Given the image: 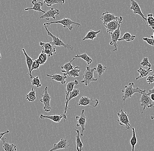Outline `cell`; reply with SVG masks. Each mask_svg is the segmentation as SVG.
<instances>
[{"label":"cell","instance_id":"obj_1","mask_svg":"<svg viewBox=\"0 0 154 151\" xmlns=\"http://www.w3.org/2000/svg\"><path fill=\"white\" fill-rule=\"evenodd\" d=\"M85 71L84 74L82 75L83 80L81 81V83H84L86 86H88L90 83L92 82L96 81L98 79L95 78L94 76L95 71H96V67L91 68L90 66H85Z\"/></svg>","mask_w":154,"mask_h":151},{"label":"cell","instance_id":"obj_2","mask_svg":"<svg viewBox=\"0 0 154 151\" xmlns=\"http://www.w3.org/2000/svg\"><path fill=\"white\" fill-rule=\"evenodd\" d=\"M134 83L133 82L130 83L128 86H125V89L122 90V92L124 93V95L122 96V100L124 102L126 100L131 98L135 93H137L141 94L143 90H140L138 87L134 88Z\"/></svg>","mask_w":154,"mask_h":151},{"label":"cell","instance_id":"obj_3","mask_svg":"<svg viewBox=\"0 0 154 151\" xmlns=\"http://www.w3.org/2000/svg\"><path fill=\"white\" fill-rule=\"evenodd\" d=\"M46 31H47V33L49 36H51L53 39V41L52 42H50V43L53 45V46H56V47H63L66 48V49H68L69 50L73 51L74 50V47L73 46H71L70 45H68V44H65L62 40V38H58V36H56L55 35H54L52 33H51L48 29V27L46 26H44Z\"/></svg>","mask_w":154,"mask_h":151},{"label":"cell","instance_id":"obj_4","mask_svg":"<svg viewBox=\"0 0 154 151\" xmlns=\"http://www.w3.org/2000/svg\"><path fill=\"white\" fill-rule=\"evenodd\" d=\"M54 23L61 24L63 26V28L68 29L70 31H72L73 29V26H72V25H75L78 27L81 26L80 24L75 23L69 18H63L61 20H58V21L45 23L43 24V26L48 27L50 26L51 24Z\"/></svg>","mask_w":154,"mask_h":151},{"label":"cell","instance_id":"obj_5","mask_svg":"<svg viewBox=\"0 0 154 151\" xmlns=\"http://www.w3.org/2000/svg\"><path fill=\"white\" fill-rule=\"evenodd\" d=\"M141 94L142 95L140 100L139 102L140 103V106L143 107V109L140 114H142L146 107H154V102L151 99L147 91L144 89Z\"/></svg>","mask_w":154,"mask_h":151},{"label":"cell","instance_id":"obj_6","mask_svg":"<svg viewBox=\"0 0 154 151\" xmlns=\"http://www.w3.org/2000/svg\"><path fill=\"white\" fill-rule=\"evenodd\" d=\"M42 98L40 99V101L44 105L43 109L46 112H50L51 109V96L48 92V87L46 86L45 87L43 94L41 95Z\"/></svg>","mask_w":154,"mask_h":151},{"label":"cell","instance_id":"obj_7","mask_svg":"<svg viewBox=\"0 0 154 151\" xmlns=\"http://www.w3.org/2000/svg\"><path fill=\"white\" fill-rule=\"evenodd\" d=\"M119 119L117 122L120 125H125L126 129H131V125L129 120L128 114L127 112H124L123 109L120 110L117 113Z\"/></svg>","mask_w":154,"mask_h":151},{"label":"cell","instance_id":"obj_8","mask_svg":"<svg viewBox=\"0 0 154 151\" xmlns=\"http://www.w3.org/2000/svg\"><path fill=\"white\" fill-rule=\"evenodd\" d=\"M122 21H123V18L122 16H120V17H118L117 19H114L104 25L106 29L107 32L110 34L112 33L118 28L120 24H122Z\"/></svg>","mask_w":154,"mask_h":151},{"label":"cell","instance_id":"obj_9","mask_svg":"<svg viewBox=\"0 0 154 151\" xmlns=\"http://www.w3.org/2000/svg\"><path fill=\"white\" fill-rule=\"evenodd\" d=\"M99 101L97 99H93L89 97L83 96L79 100L77 105L82 106H91L93 107H96L99 104Z\"/></svg>","mask_w":154,"mask_h":151},{"label":"cell","instance_id":"obj_10","mask_svg":"<svg viewBox=\"0 0 154 151\" xmlns=\"http://www.w3.org/2000/svg\"><path fill=\"white\" fill-rule=\"evenodd\" d=\"M79 84V81L77 80H75L72 81H69L67 83L66 86V89H65V93H66V100H65V107L64 110V114H66L67 113V107H68V99L69 97V94L74 89L75 86L78 85Z\"/></svg>","mask_w":154,"mask_h":151},{"label":"cell","instance_id":"obj_11","mask_svg":"<svg viewBox=\"0 0 154 151\" xmlns=\"http://www.w3.org/2000/svg\"><path fill=\"white\" fill-rule=\"evenodd\" d=\"M121 25V24H120L118 28L116 29L115 31L110 34L111 41L109 43V45L114 47L113 51H116L117 50V42L119 38H120V33H121L120 28Z\"/></svg>","mask_w":154,"mask_h":151},{"label":"cell","instance_id":"obj_12","mask_svg":"<svg viewBox=\"0 0 154 151\" xmlns=\"http://www.w3.org/2000/svg\"><path fill=\"white\" fill-rule=\"evenodd\" d=\"M76 119L77 120V127H81L82 128L81 134V136H83V132L85 130V125L86 123V117L85 114V110H82L81 114L80 116H76Z\"/></svg>","mask_w":154,"mask_h":151},{"label":"cell","instance_id":"obj_13","mask_svg":"<svg viewBox=\"0 0 154 151\" xmlns=\"http://www.w3.org/2000/svg\"><path fill=\"white\" fill-rule=\"evenodd\" d=\"M69 142L66 138H61L59 142L53 145L52 147L48 151H55L60 149H68L69 147Z\"/></svg>","mask_w":154,"mask_h":151},{"label":"cell","instance_id":"obj_14","mask_svg":"<svg viewBox=\"0 0 154 151\" xmlns=\"http://www.w3.org/2000/svg\"><path fill=\"white\" fill-rule=\"evenodd\" d=\"M130 1H131V4L130 9L131 10L133 11L134 14H137L139 15L142 18L143 21H145L147 23V18L144 17V15L142 13L138 3L135 1L134 0H130Z\"/></svg>","mask_w":154,"mask_h":151},{"label":"cell","instance_id":"obj_15","mask_svg":"<svg viewBox=\"0 0 154 151\" xmlns=\"http://www.w3.org/2000/svg\"><path fill=\"white\" fill-rule=\"evenodd\" d=\"M60 14V11L59 10L54 9V8H52L48 11H46L43 15H41L40 17V19H45L47 20H50L51 18L55 19V15H59Z\"/></svg>","mask_w":154,"mask_h":151},{"label":"cell","instance_id":"obj_16","mask_svg":"<svg viewBox=\"0 0 154 151\" xmlns=\"http://www.w3.org/2000/svg\"><path fill=\"white\" fill-rule=\"evenodd\" d=\"M40 118L41 119H44L45 118L50 119L54 122L59 123L60 122L62 118L64 119V122H65V120L67 119V116L66 114H62L61 115H45L43 114L40 115Z\"/></svg>","mask_w":154,"mask_h":151},{"label":"cell","instance_id":"obj_17","mask_svg":"<svg viewBox=\"0 0 154 151\" xmlns=\"http://www.w3.org/2000/svg\"><path fill=\"white\" fill-rule=\"evenodd\" d=\"M117 18H118V17L115 15V14L110 13L108 11H106V12H104L102 14L100 19L103 22V25H104L106 24L111 22V21L117 19Z\"/></svg>","mask_w":154,"mask_h":151},{"label":"cell","instance_id":"obj_18","mask_svg":"<svg viewBox=\"0 0 154 151\" xmlns=\"http://www.w3.org/2000/svg\"><path fill=\"white\" fill-rule=\"evenodd\" d=\"M31 3L33 5L32 7L25 8V11L34 10L35 11L42 12L43 13L46 12V11L43 10L41 8V7L43 5V3L42 2H39L38 0H33L32 1Z\"/></svg>","mask_w":154,"mask_h":151},{"label":"cell","instance_id":"obj_19","mask_svg":"<svg viewBox=\"0 0 154 151\" xmlns=\"http://www.w3.org/2000/svg\"><path fill=\"white\" fill-rule=\"evenodd\" d=\"M47 76L51 78L53 80L60 83L61 84H64L66 83V79H67V76L66 74H64V73H63V75L59 74L49 75L48 74H47Z\"/></svg>","mask_w":154,"mask_h":151},{"label":"cell","instance_id":"obj_20","mask_svg":"<svg viewBox=\"0 0 154 151\" xmlns=\"http://www.w3.org/2000/svg\"><path fill=\"white\" fill-rule=\"evenodd\" d=\"M22 51L23 52L24 55H25V57H26V63L27 66L29 71V76L31 79H32L33 76H32V72L31 71V66L32 65V63H33L34 59L29 56L28 54L26 52V50H25V49H22Z\"/></svg>","mask_w":154,"mask_h":151},{"label":"cell","instance_id":"obj_21","mask_svg":"<svg viewBox=\"0 0 154 151\" xmlns=\"http://www.w3.org/2000/svg\"><path fill=\"white\" fill-rule=\"evenodd\" d=\"M2 142V151H17L16 145L13 143L10 144L9 142L7 141L6 138L4 139Z\"/></svg>","mask_w":154,"mask_h":151},{"label":"cell","instance_id":"obj_22","mask_svg":"<svg viewBox=\"0 0 154 151\" xmlns=\"http://www.w3.org/2000/svg\"><path fill=\"white\" fill-rule=\"evenodd\" d=\"M75 59H76L75 58H73L71 61L65 63L63 66H61V68L62 69V70L61 71V72L66 74V75H67L68 72L74 69V67L73 65H72V61H74Z\"/></svg>","mask_w":154,"mask_h":151},{"label":"cell","instance_id":"obj_23","mask_svg":"<svg viewBox=\"0 0 154 151\" xmlns=\"http://www.w3.org/2000/svg\"><path fill=\"white\" fill-rule=\"evenodd\" d=\"M137 71L139 73V76L137 77L136 78V80H138L139 79L142 78L146 77L149 74V73L152 71V70L151 69V67H149L147 70L140 67Z\"/></svg>","mask_w":154,"mask_h":151},{"label":"cell","instance_id":"obj_24","mask_svg":"<svg viewBox=\"0 0 154 151\" xmlns=\"http://www.w3.org/2000/svg\"><path fill=\"white\" fill-rule=\"evenodd\" d=\"M100 32V30L94 31L93 30H90L86 34V35L83 38V41L87 40V39H90V40H93L97 36V34Z\"/></svg>","mask_w":154,"mask_h":151},{"label":"cell","instance_id":"obj_25","mask_svg":"<svg viewBox=\"0 0 154 151\" xmlns=\"http://www.w3.org/2000/svg\"><path fill=\"white\" fill-rule=\"evenodd\" d=\"M77 133L76 135V150L77 151H82L83 150L84 145L81 140L80 136V131L79 130L75 129Z\"/></svg>","mask_w":154,"mask_h":151},{"label":"cell","instance_id":"obj_26","mask_svg":"<svg viewBox=\"0 0 154 151\" xmlns=\"http://www.w3.org/2000/svg\"><path fill=\"white\" fill-rule=\"evenodd\" d=\"M135 38V35H132L129 32H127L124 34L122 37L119 38L118 41H126L127 42H131V41H133Z\"/></svg>","mask_w":154,"mask_h":151},{"label":"cell","instance_id":"obj_27","mask_svg":"<svg viewBox=\"0 0 154 151\" xmlns=\"http://www.w3.org/2000/svg\"><path fill=\"white\" fill-rule=\"evenodd\" d=\"M75 58H81L83 59L86 62L88 65H89L93 62L92 59L90 57L88 56L86 53H84L82 54H77L76 56H75Z\"/></svg>","mask_w":154,"mask_h":151},{"label":"cell","instance_id":"obj_28","mask_svg":"<svg viewBox=\"0 0 154 151\" xmlns=\"http://www.w3.org/2000/svg\"><path fill=\"white\" fill-rule=\"evenodd\" d=\"M26 99L29 102L34 101L36 100V95H35V90L34 89V87H32L31 90L26 95Z\"/></svg>","mask_w":154,"mask_h":151},{"label":"cell","instance_id":"obj_29","mask_svg":"<svg viewBox=\"0 0 154 151\" xmlns=\"http://www.w3.org/2000/svg\"><path fill=\"white\" fill-rule=\"evenodd\" d=\"M81 72V68L79 66H76L73 70H71L69 71L67 74V75L69 77H79L80 75V73Z\"/></svg>","mask_w":154,"mask_h":151},{"label":"cell","instance_id":"obj_30","mask_svg":"<svg viewBox=\"0 0 154 151\" xmlns=\"http://www.w3.org/2000/svg\"><path fill=\"white\" fill-rule=\"evenodd\" d=\"M43 2L48 7H51L56 4H60L63 5L65 3L64 0H43Z\"/></svg>","mask_w":154,"mask_h":151},{"label":"cell","instance_id":"obj_31","mask_svg":"<svg viewBox=\"0 0 154 151\" xmlns=\"http://www.w3.org/2000/svg\"><path fill=\"white\" fill-rule=\"evenodd\" d=\"M132 130L133 134L132 137L131 138L130 140V143H131V146H132V151H134V148L136 145L137 143V138L136 136L135 131L134 128H132Z\"/></svg>","mask_w":154,"mask_h":151},{"label":"cell","instance_id":"obj_32","mask_svg":"<svg viewBox=\"0 0 154 151\" xmlns=\"http://www.w3.org/2000/svg\"><path fill=\"white\" fill-rule=\"evenodd\" d=\"M96 71L98 73V76L99 77H101L102 75L104 74L105 71L106 70V66H104L101 63H98L96 67Z\"/></svg>","mask_w":154,"mask_h":151},{"label":"cell","instance_id":"obj_33","mask_svg":"<svg viewBox=\"0 0 154 151\" xmlns=\"http://www.w3.org/2000/svg\"><path fill=\"white\" fill-rule=\"evenodd\" d=\"M147 23L150 27L152 29L153 31L154 30V17L152 14H147Z\"/></svg>","mask_w":154,"mask_h":151},{"label":"cell","instance_id":"obj_34","mask_svg":"<svg viewBox=\"0 0 154 151\" xmlns=\"http://www.w3.org/2000/svg\"><path fill=\"white\" fill-rule=\"evenodd\" d=\"M48 56L43 52L39 54L37 59L40 63V66L43 65L47 62L48 60Z\"/></svg>","mask_w":154,"mask_h":151},{"label":"cell","instance_id":"obj_35","mask_svg":"<svg viewBox=\"0 0 154 151\" xmlns=\"http://www.w3.org/2000/svg\"><path fill=\"white\" fill-rule=\"evenodd\" d=\"M42 52L46 54L48 57H51L54 55V54H56V49L55 47L52 48V49H42Z\"/></svg>","mask_w":154,"mask_h":151},{"label":"cell","instance_id":"obj_36","mask_svg":"<svg viewBox=\"0 0 154 151\" xmlns=\"http://www.w3.org/2000/svg\"><path fill=\"white\" fill-rule=\"evenodd\" d=\"M80 95V90L79 89H74L72 92L69 94V97H68V102L71 101L74 98H76L78 95Z\"/></svg>","mask_w":154,"mask_h":151},{"label":"cell","instance_id":"obj_37","mask_svg":"<svg viewBox=\"0 0 154 151\" xmlns=\"http://www.w3.org/2000/svg\"><path fill=\"white\" fill-rule=\"evenodd\" d=\"M31 80V83L32 86H35L37 88L42 86V84L40 83V81L39 80L38 76L36 77H32Z\"/></svg>","mask_w":154,"mask_h":151},{"label":"cell","instance_id":"obj_38","mask_svg":"<svg viewBox=\"0 0 154 151\" xmlns=\"http://www.w3.org/2000/svg\"><path fill=\"white\" fill-rule=\"evenodd\" d=\"M140 64L141 66H146V67H151L152 66L151 63L149 62V58L148 57H144L142 59Z\"/></svg>","mask_w":154,"mask_h":151},{"label":"cell","instance_id":"obj_39","mask_svg":"<svg viewBox=\"0 0 154 151\" xmlns=\"http://www.w3.org/2000/svg\"><path fill=\"white\" fill-rule=\"evenodd\" d=\"M39 45H40L42 49H52L54 47L50 43H45L44 42H40L39 43Z\"/></svg>","mask_w":154,"mask_h":151},{"label":"cell","instance_id":"obj_40","mask_svg":"<svg viewBox=\"0 0 154 151\" xmlns=\"http://www.w3.org/2000/svg\"><path fill=\"white\" fill-rule=\"evenodd\" d=\"M40 66V63H39V62L38 61V59H35V60H34L32 65L31 71L32 72L33 70H38Z\"/></svg>","mask_w":154,"mask_h":151},{"label":"cell","instance_id":"obj_41","mask_svg":"<svg viewBox=\"0 0 154 151\" xmlns=\"http://www.w3.org/2000/svg\"><path fill=\"white\" fill-rule=\"evenodd\" d=\"M151 38H148L147 37H144L143 38V40L147 42L148 44L154 47V38L152 36H151Z\"/></svg>","mask_w":154,"mask_h":151},{"label":"cell","instance_id":"obj_42","mask_svg":"<svg viewBox=\"0 0 154 151\" xmlns=\"http://www.w3.org/2000/svg\"><path fill=\"white\" fill-rule=\"evenodd\" d=\"M147 82L149 84H152L154 83V75L153 74L150 75L146 79Z\"/></svg>","mask_w":154,"mask_h":151},{"label":"cell","instance_id":"obj_43","mask_svg":"<svg viewBox=\"0 0 154 151\" xmlns=\"http://www.w3.org/2000/svg\"><path fill=\"white\" fill-rule=\"evenodd\" d=\"M9 132V131L7 130L6 131H5V132L0 133V140L2 141L4 139L6 138V137H4V135H5L6 134H8Z\"/></svg>","mask_w":154,"mask_h":151},{"label":"cell","instance_id":"obj_44","mask_svg":"<svg viewBox=\"0 0 154 151\" xmlns=\"http://www.w3.org/2000/svg\"><path fill=\"white\" fill-rule=\"evenodd\" d=\"M147 93L149 95H151V94H154V85L153 88L151 89V90H149V91L147 92Z\"/></svg>","mask_w":154,"mask_h":151},{"label":"cell","instance_id":"obj_45","mask_svg":"<svg viewBox=\"0 0 154 151\" xmlns=\"http://www.w3.org/2000/svg\"><path fill=\"white\" fill-rule=\"evenodd\" d=\"M149 97H150L151 99L154 102V94H151V95H149Z\"/></svg>","mask_w":154,"mask_h":151},{"label":"cell","instance_id":"obj_46","mask_svg":"<svg viewBox=\"0 0 154 151\" xmlns=\"http://www.w3.org/2000/svg\"><path fill=\"white\" fill-rule=\"evenodd\" d=\"M151 119L152 120H154V115L151 116Z\"/></svg>","mask_w":154,"mask_h":151},{"label":"cell","instance_id":"obj_47","mask_svg":"<svg viewBox=\"0 0 154 151\" xmlns=\"http://www.w3.org/2000/svg\"><path fill=\"white\" fill-rule=\"evenodd\" d=\"M1 58H2V56H1V53H0V59H1Z\"/></svg>","mask_w":154,"mask_h":151},{"label":"cell","instance_id":"obj_48","mask_svg":"<svg viewBox=\"0 0 154 151\" xmlns=\"http://www.w3.org/2000/svg\"><path fill=\"white\" fill-rule=\"evenodd\" d=\"M153 32L154 34H153V35H152V37H153V38H154V31H153Z\"/></svg>","mask_w":154,"mask_h":151},{"label":"cell","instance_id":"obj_49","mask_svg":"<svg viewBox=\"0 0 154 151\" xmlns=\"http://www.w3.org/2000/svg\"><path fill=\"white\" fill-rule=\"evenodd\" d=\"M153 75H154V74H153Z\"/></svg>","mask_w":154,"mask_h":151}]
</instances>
